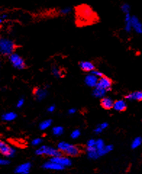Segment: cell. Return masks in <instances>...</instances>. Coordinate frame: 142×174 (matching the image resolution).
Here are the masks:
<instances>
[{"instance_id": "6da1fadb", "label": "cell", "mask_w": 142, "mask_h": 174, "mask_svg": "<svg viewBox=\"0 0 142 174\" xmlns=\"http://www.w3.org/2000/svg\"><path fill=\"white\" fill-rule=\"evenodd\" d=\"M17 47L13 41L8 38H2L0 40V51L2 55L10 56L15 52Z\"/></svg>"}, {"instance_id": "7a4b0ae2", "label": "cell", "mask_w": 142, "mask_h": 174, "mask_svg": "<svg viewBox=\"0 0 142 174\" xmlns=\"http://www.w3.org/2000/svg\"><path fill=\"white\" fill-rule=\"evenodd\" d=\"M58 150L60 152H65L67 155L76 156L79 153V149L75 145H73L65 141H61L57 145Z\"/></svg>"}, {"instance_id": "3957f363", "label": "cell", "mask_w": 142, "mask_h": 174, "mask_svg": "<svg viewBox=\"0 0 142 174\" xmlns=\"http://www.w3.org/2000/svg\"><path fill=\"white\" fill-rule=\"evenodd\" d=\"M78 15H79V19L82 22L83 19H85V22L88 21H92L94 15V11L91 8L87 6H81V8L78 10Z\"/></svg>"}, {"instance_id": "277c9868", "label": "cell", "mask_w": 142, "mask_h": 174, "mask_svg": "<svg viewBox=\"0 0 142 174\" xmlns=\"http://www.w3.org/2000/svg\"><path fill=\"white\" fill-rule=\"evenodd\" d=\"M36 154L38 155H48L51 157H58L61 155L60 151L59 150L54 148V147L48 146H42L36 150Z\"/></svg>"}, {"instance_id": "5b68a950", "label": "cell", "mask_w": 142, "mask_h": 174, "mask_svg": "<svg viewBox=\"0 0 142 174\" xmlns=\"http://www.w3.org/2000/svg\"><path fill=\"white\" fill-rule=\"evenodd\" d=\"M9 60L12 66L17 70H23L26 67V64L24 60L17 53L14 52L11 55L9 56Z\"/></svg>"}, {"instance_id": "8992f818", "label": "cell", "mask_w": 142, "mask_h": 174, "mask_svg": "<svg viewBox=\"0 0 142 174\" xmlns=\"http://www.w3.org/2000/svg\"><path fill=\"white\" fill-rule=\"evenodd\" d=\"M112 86H113V81L107 76H104L103 77L100 78L99 79L97 86L96 87H99V88L102 89L103 90H105L107 92L110 91L112 89Z\"/></svg>"}, {"instance_id": "52a82bcc", "label": "cell", "mask_w": 142, "mask_h": 174, "mask_svg": "<svg viewBox=\"0 0 142 174\" xmlns=\"http://www.w3.org/2000/svg\"><path fill=\"white\" fill-rule=\"evenodd\" d=\"M0 152L2 154L8 157H12L15 153V150L4 141L0 142Z\"/></svg>"}, {"instance_id": "ba28073f", "label": "cell", "mask_w": 142, "mask_h": 174, "mask_svg": "<svg viewBox=\"0 0 142 174\" xmlns=\"http://www.w3.org/2000/svg\"><path fill=\"white\" fill-rule=\"evenodd\" d=\"M99 78H97V76L89 73L88 75L86 76L84 79V82L86 83V86L88 87H91V88H95L97 86V83L99 81Z\"/></svg>"}, {"instance_id": "9c48e42d", "label": "cell", "mask_w": 142, "mask_h": 174, "mask_svg": "<svg viewBox=\"0 0 142 174\" xmlns=\"http://www.w3.org/2000/svg\"><path fill=\"white\" fill-rule=\"evenodd\" d=\"M51 161L57 163V164L60 165L64 168L67 166H70L71 165V160L66 157H63V156H58V157H54L51 159Z\"/></svg>"}, {"instance_id": "30bf717a", "label": "cell", "mask_w": 142, "mask_h": 174, "mask_svg": "<svg viewBox=\"0 0 142 174\" xmlns=\"http://www.w3.org/2000/svg\"><path fill=\"white\" fill-rule=\"evenodd\" d=\"M79 67L83 71L91 73L95 70V65L91 61H81L79 63Z\"/></svg>"}, {"instance_id": "8fae6325", "label": "cell", "mask_w": 142, "mask_h": 174, "mask_svg": "<svg viewBox=\"0 0 142 174\" xmlns=\"http://www.w3.org/2000/svg\"><path fill=\"white\" fill-rule=\"evenodd\" d=\"M48 95L47 90L46 89H42V88H36L33 91V95H34L35 98L38 101H42L44 99L47 97Z\"/></svg>"}, {"instance_id": "7c38bea8", "label": "cell", "mask_w": 142, "mask_h": 174, "mask_svg": "<svg viewBox=\"0 0 142 174\" xmlns=\"http://www.w3.org/2000/svg\"><path fill=\"white\" fill-rule=\"evenodd\" d=\"M133 30L137 33H142V23L136 16H132L131 18Z\"/></svg>"}, {"instance_id": "4fadbf2b", "label": "cell", "mask_w": 142, "mask_h": 174, "mask_svg": "<svg viewBox=\"0 0 142 174\" xmlns=\"http://www.w3.org/2000/svg\"><path fill=\"white\" fill-rule=\"evenodd\" d=\"M31 165L30 163H26L17 166L15 169V172L18 174H28L31 168Z\"/></svg>"}, {"instance_id": "5bb4252c", "label": "cell", "mask_w": 142, "mask_h": 174, "mask_svg": "<svg viewBox=\"0 0 142 174\" xmlns=\"http://www.w3.org/2000/svg\"><path fill=\"white\" fill-rule=\"evenodd\" d=\"M43 167L44 168H46V169L52 170H62L65 168L64 167L60 166V165L59 164H57V163H54L51 160L49 161V162L44 163Z\"/></svg>"}, {"instance_id": "9a60e30c", "label": "cell", "mask_w": 142, "mask_h": 174, "mask_svg": "<svg viewBox=\"0 0 142 174\" xmlns=\"http://www.w3.org/2000/svg\"><path fill=\"white\" fill-rule=\"evenodd\" d=\"M114 101L111 98L107 97H103L101 100V105L102 107L105 110H110L111 108H113L114 106Z\"/></svg>"}, {"instance_id": "2e32d148", "label": "cell", "mask_w": 142, "mask_h": 174, "mask_svg": "<svg viewBox=\"0 0 142 174\" xmlns=\"http://www.w3.org/2000/svg\"><path fill=\"white\" fill-rule=\"evenodd\" d=\"M126 107H127L126 102H125L124 100H122V99H119V100L115 101V102H114V106H113V108H114L116 111L122 112V111L125 110Z\"/></svg>"}, {"instance_id": "e0dca14e", "label": "cell", "mask_w": 142, "mask_h": 174, "mask_svg": "<svg viewBox=\"0 0 142 174\" xmlns=\"http://www.w3.org/2000/svg\"><path fill=\"white\" fill-rule=\"evenodd\" d=\"M125 99H128V100H137L141 101L142 100V91H136L134 92H131L128 94L125 97Z\"/></svg>"}, {"instance_id": "ac0fdd59", "label": "cell", "mask_w": 142, "mask_h": 174, "mask_svg": "<svg viewBox=\"0 0 142 174\" xmlns=\"http://www.w3.org/2000/svg\"><path fill=\"white\" fill-rule=\"evenodd\" d=\"M131 18H132V16L130 15V13L125 14V27H124V29H125V31H126L127 33H131V31L133 30Z\"/></svg>"}, {"instance_id": "d6986e66", "label": "cell", "mask_w": 142, "mask_h": 174, "mask_svg": "<svg viewBox=\"0 0 142 174\" xmlns=\"http://www.w3.org/2000/svg\"><path fill=\"white\" fill-rule=\"evenodd\" d=\"M87 152H88V157L91 159H97L99 157L96 147H87Z\"/></svg>"}, {"instance_id": "ffe728a7", "label": "cell", "mask_w": 142, "mask_h": 174, "mask_svg": "<svg viewBox=\"0 0 142 174\" xmlns=\"http://www.w3.org/2000/svg\"><path fill=\"white\" fill-rule=\"evenodd\" d=\"M106 92L105 90H103L99 87H95L93 90V96L96 98H103L105 97Z\"/></svg>"}, {"instance_id": "44dd1931", "label": "cell", "mask_w": 142, "mask_h": 174, "mask_svg": "<svg viewBox=\"0 0 142 174\" xmlns=\"http://www.w3.org/2000/svg\"><path fill=\"white\" fill-rule=\"evenodd\" d=\"M17 118V114L14 112H8V113H5L2 115V118L5 121H12Z\"/></svg>"}, {"instance_id": "7402d4cb", "label": "cell", "mask_w": 142, "mask_h": 174, "mask_svg": "<svg viewBox=\"0 0 142 174\" xmlns=\"http://www.w3.org/2000/svg\"><path fill=\"white\" fill-rule=\"evenodd\" d=\"M51 74L54 76V77L57 78V79H60L63 76V72L62 71L60 67H58L57 66H55V65H53L51 68Z\"/></svg>"}, {"instance_id": "603a6c76", "label": "cell", "mask_w": 142, "mask_h": 174, "mask_svg": "<svg viewBox=\"0 0 142 174\" xmlns=\"http://www.w3.org/2000/svg\"><path fill=\"white\" fill-rule=\"evenodd\" d=\"M51 123H52V121H51V120H50V119H47V120H44V121H42V123L39 124L40 129L43 131L46 130V129H47L48 128H49L51 126Z\"/></svg>"}, {"instance_id": "cb8c5ba5", "label": "cell", "mask_w": 142, "mask_h": 174, "mask_svg": "<svg viewBox=\"0 0 142 174\" xmlns=\"http://www.w3.org/2000/svg\"><path fill=\"white\" fill-rule=\"evenodd\" d=\"M113 146H112V145H106L103 150H100V151H97V152H98L99 157H100V156H102V155H104V154H107L108 152H111V151L113 150Z\"/></svg>"}, {"instance_id": "d4e9b609", "label": "cell", "mask_w": 142, "mask_h": 174, "mask_svg": "<svg viewBox=\"0 0 142 174\" xmlns=\"http://www.w3.org/2000/svg\"><path fill=\"white\" fill-rule=\"evenodd\" d=\"M96 148H97V151H100L103 150V149L104 148V147H105V145H104V141H103L102 139H97V141H96V145H95Z\"/></svg>"}, {"instance_id": "484cf974", "label": "cell", "mask_w": 142, "mask_h": 174, "mask_svg": "<svg viewBox=\"0 0 142 174\" xmlns=\"http://www.w3.org/2000/svg\"><path fill=\"white\" fill-rule=\"evenodd\" d=\"M63 128L62 126H55L53 128L52 133L55 136H60L63 134Z\"/></svg>"}, {"instance_id": "4316f807", "label": "cell", "mask_w": 142, "mask_h": 174, "mask_svg": "<svg viewBox=\"0 0 142 174\" xmlns=\"http://www.w3.org/2000/svg\"><path fill=\"white\" fill-rule=\"evenodd\" d=\"M141 142H142L141 138H140V137L136 138L134 141H132V144H131V147H132L133 149L138 148V147L141 144Z\"/></svg>"}, {"instance_id": "83f0119b", "label": "cell", "mask_w": 142, "mask_h": 174, "mask_svg": "<svg viewBox=\"0 0 142 174\" xmlns=\"http://www.w3.org/2000/svg\"><path fill=\"white\" fill-rule=\"evenodd\" d=\"M121 10L122 12H123L124 14H128L130 13V11H131V7L130 5L128 4H127V3H124V4H122L121 5Z\"/></svg>"}, {"instance_id": "f1b7e54d", "label": "cell", "mask_w": 142, "mask_h": 174, "mask_svg": "<svg viewBox=\"0 0 142 174\" xmlns=\"http://www.w3.org/2000/svg\"><path fill=\"white\" fill-rule=\"evenodd\" d=\"M71 11H72V8H70V7H66V8H62L60 10V13L61 15H67V14L71 12Z\"/></svg>"}, {"instance_id": "f546056e", "label": "cell", "mask_w": 142, "mask_h": 174, "mask_svg": "<svg viewBox=\"0 0 142 174\" xmlns=\"http://www.w3.org/2000/svg\"><path fill=\"white\" fill-rule=\"evenodd\" d=\"M81 135V131H80L79 129H76L71 133V137L73 138H78Z\"/></svg>"}, {"instance_id": "4dcf8cb0", "label": "cell", "mask_w": 142, "mask_h": 174, "mask_svg": "<svg viewBox=\"0 0 142 174\" xmlns=\"http://www.w3.org/2000/svg\"><path fill=\"white\" fill-rule=\"evenodd\" d=\"M91 73L93 74V75H94L95 76H97V77L99 78V79H100V78H102L104 76L102 72L99 71V70H94L93 71L91 72Z\"/></svg>"}, {"instance_id": "1f68e13d", "label": "cell", "mask_w": 142, "mask_h": 174, "mask_svg": "<svg viewBox=\"0 0 142 174\" xmlns=\"http://www.w3.org/2000/svg\"><path fill=\"white\" fill-rule=\"evenodd\" d=\"M42 142V138H36L32 140V144L33 145V146H38V145H39Z\"/></svg>"}, {"instance_id": "d6a6232c", "label": "cell", "mask_w": 142, "mask_h": 174, "mask_svg": "<svg viewBox=\"0 0 142 174\" xmlns=\"http://www.w3.org/2000/svg\"><path fill=\"white\" fill-rule=\"evenodd\" d=\"M96 141H97V140L93 139V138H91V139L88 140V142H87V147H95V145H96Z\"/></svg>"}, {"instance_id": "836d02e7", "label": "cell", "mask_w": 142, "mask_h": 174, "mask_svg": "<svg viewBox=\"0 0 142 174\" xmlns=\"http://www.w3.org/2000/svg\"><path fill=\"white\" fill-rule=\"evenodd\" d=\"M25 102V99L24 98H20V99H18L17 102V107H21L24 104Z\"/></svg>"}, {"instance_id": "e575fe53", "label": "cell", "mask_w": 142, "mask_h": 174, "mask_svg": "<svg viewBox=\"0 0 142 174\" xmlns=\"http://www.w3.org/2000/svg\"><path fill=\"white\" fill-rule=\"evenodd\" d=\"M7 17H8V15H7L6 14H2V15H1V17H0V23H2L3 22H5V21L6 20Z\"/></svg>"}, {"instance_id": "d590c367", "label": "cell", "mask_w": 142, "mask_h": 174, "mask_svg": "<svg viewBox=\"0 0 142 174\" xmlns=\"http://www.w3.org/2000/svg\"><path fill=\"white\" fill-rule=\"evenodd\" d=\"M9 163V161L8 160H5V159H2L1 160H0V164L2 165V166H6V165H8Z\"/></svg>"}, {"instance_id": "8d00e7d4", "label": "cell", "mask_w": 142, "mask_h": 174, "mask_svg": "<svg viewBox=\"0 0 142 174\" xmlns=\"http://www.w3.org/2000/svg\"><path fill=\"white\" fill-rule=\"evenodd\" d=\"M55 110V106L54 105H50L49 107H48L47 111L49 112V113H53Z\"/></svg>"}, {"instance_id": "74e56055", "label": "cell", "mask_w": 142, "mask_h": 174, "mask_svg": "<svg viewBox=\"0 0 142 174\" xmlns=\"http://www.w3.org/2000/svg\"><path fill=\"white\" fill-rule=\"evenodd\" d=\"M99 126H100L101 128H102V130H104V129H105L107 128L108 126V123H106V122H104V123H101L100 125H99Z\"/></svg>"}, {"instance_id": "f35d334b", "label": "cell", "mask_w": 142, "mask_h": 174, "mask_svg": "<svg viewBox=\"0 0 142 174\" xmlns=\"http://www.w3.org/2000/svg\"><path fill=\"white\" fill-rule=\"evenodd\" d=\"M103 130L102 129V128H101L99 126H98L96 129H94V131H95V133H97V134H100L101 132H102Z\"/></svg>"}, {"instance_id": "ab89813d", "label": "cell", "mask_w": 142, "mask_h": 174, "mask_svg": "<svg viewBox=\"0 0 142 174\" xmlns=\"http://www.w3.org/2000/svg\"><path fill=\"white\" fill-rule=\"evenodd\" d=\"M76 111L77 110H76V109H75V108H70V109L68 110V113L70 115H73L76 113Z\"/></svg>"}]
</instances>
